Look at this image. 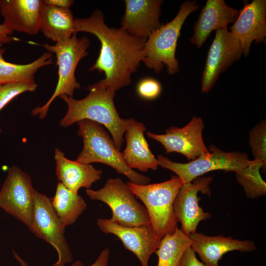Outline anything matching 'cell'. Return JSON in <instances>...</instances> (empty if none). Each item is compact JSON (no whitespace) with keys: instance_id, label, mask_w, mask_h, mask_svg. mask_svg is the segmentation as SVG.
<instances>
[{"instance_id":"1","label":"cell","mask_w":266,"mask_h":266,"mask_svg":"<svg viewBox=\"0 0 266 266\" xmlns=\"http://www.w3.org/2000/svg\"><path fill=\"white\" fill-rule=\"evenodd\" d=\"M84 32L95 35L101 48L95 63L89 71L103 72L105 78L97 83L115 93L131 83L144 58L146 40L133 36L121 28L108 27L102 12L96 9L88 18H74V33Z\"/></svg>"},{"instance_id":"2","label":"cell","mask_w":266,"mask_h":266,"mask_svg":"<svg viewBox=\"0 0 266 266\" xmlns=\"http://www.w3.org/2000/svg\"><path fill=\"white\" fill-rule=\"evenodd\" d=\"M87 89L88 95L81 100L66 95L60 96L67 106V112L60 121V125L67 127L82 120L102 125L109 131L116 147L120 151L124 134L133 118L120 117L114 103L115 93L101 87L97 83L88 85Z\"/></svg>"},{"instance_id":"3","label":"cell","mask_w":266,"mask_h":266,"mask_svg":"<svg viewBox=\"0 0 266 266\" xmlns=\"http://www.w3.org/2000/svg\"><path fill=\"white\" fill-rule=\"evenodd\" d=\"M78 135L83 138V147L76 161L83 164L100 163L108 165L130 182L136 184H149L150 177L130 168L125 162L122 153L116 147L112 138L101 125L89 120L77 122Z\"/></svg>"},{"instance_id":"4","label":"cell","mask_w":266,"mask_h":266,"mask_svg":"<svg viewBox=\"0 0 266 266\" xmlns=\"http://www.w3.org/2000/svg\"><path fill=\"white\" fill-rule=\"evenodd\" d=\"M199 7L196 0L183 2L170 22L162 25L151 33L145 43L142 61L148 68L159 73L166 66L169 75L179 71L175 52L180 31L188 16Z\"/></svg>"},{"instance_id":"5","label":"cell","mask_w":266,"mask_h":266,"mask_svg":"<svg viewBox=\"0 0 266 266\" xmlns=\"http://www.w3.org/2000/svg\"><path fill=\"white\" fill-rule=\"evenodd\" d=\"M133 194L143 203L153 231L160 239L173 233L178 227L173 209L176 196L183 182L177 176L154 184H136L127 182Z\"/></svg>"},{"instance_id":"6","label":"cell","mask_w":266,"mask_h":266,"mask_svg":"<svg viewBox=\"0 0 266 266\" xmlns=\"http://www.w3.org/2000/svg\"><path fill=\"white\" fill-rule=\"evenodd\" d=\"M76 33H74L68 39L57 42L54 45H43L49 52L54 53L56 56L58 81L50 99L43 105L33 109L32 115H38L41 119L45 118L51 103L57 97L62 95L72 97L75 90L80 88V84L75 77V70L81 59L88 55L87 50L90 41L86 36L77 37Z\"/></svg>"},{"instance_id":"7","label":"cell","mask_w":266,"mask_h":266,"mask_svg":"<svg viewBox=\"0 0 266 266\" xmlns=\"http://www.w3.org/2000/svg\"><path fill=\"white\" fill-rule=\"evenodd\" d=\"M86 194L91 200L108 205L112 211L110 219L118 225L134 227L151 224L145 206L137 200L127 183L119 178H109L100 189H87Z\"/></svg>"},{"instance_id":"8","label":"cell","mask_w":266,"mask_h":266,"mask_svg":"<svg viewBox=\"0 0 266 266\" xmlns=\"http://www.w3.org/2000/svg\"><path fill=\"white\" fill-rule=\"evenodd\" d=\"M208 149V153L187 163H176L162 155H159L157 160L159 166L175 173L183 184L214 170L236 172L252 162L246 153L224 152L214 145H211Z\"/></svg>"},{"instance_id":"9","label":"cell","mask_w":266,"mask_h":266,"mask_svg":"<svg viewBox=\"0 0 266 266\" xmlns=\"http://www.w3.org/2000/svg\"><path fill=\"white\" fill-rule=\"evenodd\" d=\"M65 228L52 206L51 198L34 189L33 222L30 231L55 249L58 256L55 263L57 266H65L73 260L65 236Z\"/></svg>"},{"instance_id":"10","label":"cell","mask_w":266,"mask_h":266,"mask_svg":"<svg viewBox=\"0 0 266 266\" xmlns=\"http://www.w3.org/2000/svg\"><path fill=\"white\" fill-rule=\"evenodd\" d=\"M34 191L30 176L13 166L0 190V208L23 223L30 230L33 222Z\"/></svg>"},{"instance_id":"11","label":"cell","mask_w":266,"mask_h":266,"mask_svg":"<svg viewBox=\"0 0 266 266\" xmlns=\"http://www.w3.org/2000/svg\"><path fill=\"white\" fill-rule=\"evenodd\" d=\"M242 54L239 41L228 30L227 27L216 30L202 74V92H209L214 87L220 74L238 61Z\"/></svg>"},{"instance_id":"12","label":"cell","mask_w":266,"mask_h":266,"mask_svg":"<svg viewBox=\"0 0 266 266\" xmlns=\"http://www.w3.org/2000/svg\"><path fill=\"white\" fill-rule=\"evenodd\" d=\"M213 176L198 177L191 182L184 184L178 191L173 203L176 220L181 224V231L189 236L197 233L199 223L211 215L205 212L199 205V192L211 195L210 184Z\"/></svg>"},{"instance_id":"13","label":"cell","mask_w":266,"mask_h":266,"mask_svg":"<svg viewBox=\"0 0 266 266\" xmlns=\"http://www.w3.org/2000/svg\"><path fill=\"white\" fill-rule=\"evenodd\" d=\"M204 125L201 117H193L183 128L171 127L165 134L147 132V136L162 144L166 153L176 152L184 155L189 161L195 160L209 152L202 138Z\"/></svg>"},{"instance_id":"14","label":"cell","mask_w":266,"mask_h":266,"mask_svg":"<svg viewBox=\"0 0 266 266\" xmlns=\"http://www.w3.org/2000/svg\"><path fill=\"white\" fill-rule=\"evenodd\" d=\"M97 224L103 233L118 237L124 247L136 256L141 266H148L150 256L157 250L161 240L156 235L151 224L125 227L110 219L101 218L97 220Z\"/></svg>"},{"instance_id":"15","label":"cell","mask_w":266,"mask_h":266,"mask_svg":"<svg viewBox=\"0 0 266 266\" xmlns=\"http://www.w3.org/2000/svg\"><path fill=\"white\" fill-rule=\"evenodd\" d=\"M230 32L239 41L242 54L247 57L251 43H261L266 37V0H253L245 4Z\"/></svg>"},{"instance_id":"16","label":"cell","mask_w":266,"mask_h":266,"mask_svg":"<svg viewBox=\"0 0 266 266\" xmlns=\"http://www.w3.org/2000/svg\"><path fill=\"white\" fill-rule=\"evenodd\" d=\"M161 0H126L121 28L131 35L147 40L161 25Z\"/></svg>"},{"instance_id":"17","label":"cell","mask_w":266,"mask_h":266,"mask_svg":"<svg viewBox=\"0 0 266 266\" xmlns=\"http://www.w3.org/2000/svg\"><path fill=\"white\" fill-rule=\"evenodd\" d=\"M240 10L228 6L224 0H207L194 25V35L190 42L200 49L214 31L233 23Z\"/></svg>"},{"instance_id":"18","label":"cell","mask_w":266,"mask_h":266,"mask_svg":"<svg viewBox=\"0 0 266 266\" xmlns=\"http://www.w3.org/2000/svg\"><path fill=\"white\" fill-rule=\"evenodd\" d=\"M191 248L197 253L205 266H218L223 256L230 251L249 252L256 249L251 240H240L222 235L208 236L202 233L191 234Z\"/></svg>"},{"instance_id":"19","label":"cell","mask_w":266,"mask_h":266,"mask_svg":"<svg viewBox=\"0 0 266 266\" xmlns=\"http://www.w3.org/2000/svg\"><path fill=\"white\" fill-rule=\"evenodd\" d=\"M42 0H0L3 24L12 31L33 35L39 31Z\"/></svg>"},{"instance_id":"20","label":"cell","mask_w":266,"mask_h":266,"mask_svg":"<svg viewBox=\"0 0 266 266\" xmlns=\"http://www.w3.org/2000/svg\"><path fill=\"white\" fill-rule=\"evenodd\" d=\"M56 175L60 182L70 191L78 194L81 188L89 189L99 180L102 170L93 165L67 159L58 148L54 151Z\"/></svg>"},{"instance_id":"21","label":"cell","mask_w":266,"mask_h":266,"mask_svg":"<svg viewBox=\"0 0 266 266\" xmlns=\"http://www.w3.org/2000/svg\"><path fill=\"white\" fill-rule=\"evenodd\" d=\"M145 130L143 123L133 118L125 132L127 144L122 153L125 162L130 168L143 172L150 169L156 170L159 166L144 137Z\"/></svg>"},{"instance_id":"22","label":"cell","mask_w":266,"mask_h":266,"mask_svg":"<svg viewBox=\"0 0 266 266\" xmlns=\"http://www.w3.org/2000/svg\"><path fill=\"white\" fill-rule=\"evenodd\" d=\"M39 31L52 41L59 42L71 37L74 33V18L69 8L45 4L42 0Z\"/></svg>"},{"instance_id":"23","label":"cell","mask_w":266,"mask_h":266,"mask_svg":"<svg viewBox=\"0 0 266 266\" xmlns=\"http://www.w3.org/2000/svg\"><path fill=\"white\" fill-rule=\"evenodd\" d=\"M5 49L0 47V84L8 83H34V75L40 67L53 64L52 54L43 53L31 63L18 65L3 59Z\"/></svg>"},{"instance_id":"24","label":"cell","mask_w":266,"mask_h":266,"mask_svg":"<svg viewBox=\"0 0 266 266\" xmlns=\"http://www.w3.org/2000/svg\"><path fill=\"white\" fill-rule=\"evenodd\" d=\"M51 202L66 228L73 225L87 208V204L80 195L70 191L60 182Z\"/></svg>"},{"instance_id":"25","label":"cell","mask_w":266,"mask_h":266,"mask_svg":"<svg viewBox=\"0 0 266 266\" xmlns=\"http://www.w3.org/2000/svg\"><path fill=\"white\" fill-rule=\"evenodd\" d=\"M191 245L190 237L177 227L173 233L162 238L155 252L158 257L157 266H178L183 253Z\"/></svg>"},{"instance_id":"26","label":"cell","mask_w":266,"mask_h":266,"mask_svg":"<svg viewBox=\"0 0 266 266\" xmlns=\"http://www.w3.org/2000/svg\"><path fill=\"white\" fill-rule=\"evenodd\" d=\"M264 167V162L254 160L247 167L235 172L236 179L248 198L254 199L266 195V183L260 172V168Z\"/></svg>"},{"instance_id":"27","label":"cell","mask_w":266,"mask_h":266,"mask_svg":"<svg viewBox=\"0 0 266 266\" xmlns=\"http://www.w3.org/2000/svg\"><path fill=\"white\" fill-rule=\"evenodd\" d=\"M249 144L254 159L266 164V123L262 121L249 133Z\"/></svg>"},{"instance_id":"28","label":"cell","mask_w":266,"mask_h":266,"mask_svg":"<svg viewBox=\"0 0 266 266\" xmlns=\"http://www.w3.org/2000/svg\"><path fill=\"white\" fill-rule=\"evenodd\" d=\"M37 87L35 82L0 84V111L16 96L24 92L34 91Z\"/></svg>"},{"instance_id":"29","label":"cell","mask_w":266,"mask_h":266,"mask_svg":"<svg viewBox=\"0 0 266 266\" xmlns=\"http://www.w3.org/2000/svg\"><path fill=\"white\" fill-rule=\"evenodd\" d=\"M139 96L146 100H153L161 94L162 86L160 82L152 78L147 77L141 80L137 86Z\"/></svg>"},{"instance_id":"30","label":"cell","mask_w":266,"mask_h":266,"mask_svg":"<svg viewBox=\"0 0 266 266\" xmlns=\"http://www.w3.org/2000/svg\"><path fill=\"white\" fill-rule=\"evenodd\" d=\"M178 266H205L196 257L195 252L191 247L188 248L183 253Z\"/></svg>"},{"instance_id":"31","label":"cell","mask_w":266,"mask_h":266,"mask_svg":"<svg viewBox=\"0 0 266 266\" xmlns=\"http://www.w3.org/2000/svg\"><path fill=\"white\" fill-rule=\"evenodd\" d=\"M110 255V251L108 248H104L98 256L96 261L90 266H107ZM71 266H84L79 260L74 262Z\"/></svg>"},{"instance_id":"32","label":"cell","mask_w":266,"mask_h":266,"mask_svg":"<svg viewBox=\"0 0 266 266\" xmlns=\"http://www.w3.org/2000/svg\"><path fill=\"white\" fill-rule=\"evenodd\" d=\"M13 31L5 26L3 24H0V43H6L11 42L16 39L10 35Z\"/></svg>"},{"instance_id":"33","label":"cell","mask_w":266,"mask_h":266,"mask_svg":"<svg viewBox=\"0 0 266 266\" xmlns=\"http://www.w3.org/2000/svg\"><path fill=\"white\" fill-rule=\"evenodd\" d=\"M43 2L47 5L62 8H69L74 3L72 0H44Z\"/></svg>"},{"instance_id":"34","label":"cell","mask_w":266,"mask_h":266,"mask_svg":"<svg viewBox=\"0 0 266 266\" xmlns=\"http://www.w3.org/2000/svg\"><path fill=\"white\" fill-rule=\"evenodd\" d=\"M13 255L16 260L21 266H30L29 265L23 258H22L14 250L12 251ZM52 266H57L55 263Z\"/></svg>"},{"instance_id":"35","label":"cell","mask_w":266,"mask_h":266,"mask_svg":"<svg viewBox=\"0 0 266 266\" xmlns=\"http://www.w3.org/2000/svg\"><path fill=\"white\" fill-rule=\"evenodd\" d=\"M1 130L0 129V133H1Z\"/></svg>"}]
</instances>
